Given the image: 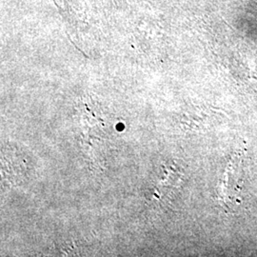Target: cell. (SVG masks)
I'll use <instances>...</instances> for the list:
<instances>
[{
    "label": "cell",
    "instance_id": "obj_1",
    "mask_svg": "<svg viewBox=\"0 0 257 257\" xmlns=\"http://www.w3.org/2000/svg\"><path fill=\"white\" fill-rule=\"evenodd\" d=\"M242 160L239 156L232 158L227 167L221 184V197L226 206H233L239 201L242 186Z\"/></svg>",
    "mask_w": 257,
    "mask_h": 257
}]
</instances>
